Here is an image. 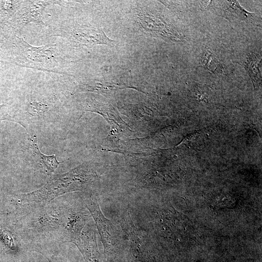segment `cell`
Segmentation results:
<instances>
[{"instance_id": "9", "label": "cell", "mask_w": 262, "mask_h": 262, "mask_svg": "<svg viewBox=\"0 0 262 262\" xmlns=\"http://www.w3.org/2000/svg\"><path fill=\"white\" fill-rule=\"evenodd\" d=\"M226 7L225 8V16L229 17V19H237L240 20H247L248 21H256L257 16L250 13L241 7L237 1H225Z\"/></svg>"}, {"instance_id": "11", "label": "cell", "mask_w": 262, "mask_h": 262, "mask_svg": "<svg viewBox=\"0 0 262 262\" xmlns=\"http://www.w3.org/2000/svg\"><path fill=\"white\" fill-rule=\"evenodd\" d=\"M260 66H261V59L254 54L249 55L247 57L246 66L255 86H259L260 84H261L262 74Z\"/></svg>"}, {"instance_id": "4", "label": "cell", "mask_w": 262, "mask_h": 262, "mask_svg": "<svg viewBox=\"0 0 262 262\" xmlns=\"http://www.w3.org/2000/svg\"><path fill=\"white\" fill-rule=\"evenodd\" d=\"M122 226L128 236L134 256L143 262H153L146 237L134 227L129 214L123 218Z\"/></svg>"}, {"instance_id": "15", "label": "cell", "mask_w": 262, "mask_h": 262, "mask_svg": "<svg viewBox=\"0 0 262 262\" xmlns=\"http://www.w3.org/2000/svg\"><path fill=\"white\" fill-rule=\"evenodd\" d=\"M47 259L48 260V261L49 262H52L49 258H47Z\"/></svg>"}, {"instance_id": "14", "label": "cell", "mask_w": 262, "mask_h": 262, "mask_svg": "<svg viewBox=\"0 0 262 262\" xmlns=\"http://www.w3.org/2000/svg\"><path fill=\"white\" fill-rule=\"evenodd\" d=\"M7 120L18 123L16 115H14L5 104L0 105V122Z\"/></svg>"}, {"instance_id": "7", "label": "cell", "mask_w": 262, "mask_h": 262, "mask_svg": "<svg viewBox=\"0 0 262 262\" xmlns=\"http://www.w3.org/2000/svg\"><path fill=\"white\" fill-rule=\"evenodd\" d=\"M27 2V1H26ZM48 1H28L20 11L19 27L22 29L32 22L42 23L43 12L50 2Z\"/></svg>"}, {"instance_id": "3", "label": "cell", "mask_w": 262, "mask_h": 262, "mask_svg": "<svg viewBox=\"0 0 262 262\" xmlns=\"http://www.w3.org/2000/svg\"><path fill=\"white\" fill-rule=\"evenodd\" d=\"M86 206L91 213L100 234L105 251H109L115 245L117 235L114 226L102 214L96 200L89 198Z\"/></svg>"}, {"instance_id": "10", "label": "cell", "mask_w": 262, "mask_h": 262, "mask_svg": "<svg viewBox=\"0 0 262 262\" xmlns=\"http://www.w3.org/2000/svg\"><path fill=\"white\" fill-rule=\"evenodd\" d=\"M126 87V86L118 83L89 81L80 83L78 86V90L81 91L95 92L100 93L103 92H106L107 91L117 90Z\"/></svg>"}, {"instance_id": "12", "label": "cell", "mask_w": 262, "mask_h": 262, "mask_svg": "<svg viewBox=\"0 0 262 262\" xmlns=\"http://www.w3.org/2000/svg\"><path fill=\"white\" fill-rule=\"evenodd\" d=\"M202 66L213 73L222 72L223 67L214 55L209 50L204 51L201 58Z\"/></svg>"}, {"instance_id": "5", "label": "cell", "mask_w": 262, "mask_h": 262, "mask_svg": "<svg viewBox=\"0 0 262 262\" xmlns=\"http://www.w3.org/2000/svg\"><path fill=\"white\" fill-rule=\"evenodd\" d=\"M82 230L70 238L68 242L77 246L86 262H101L95 234L93 235Z\"/></svg>"}, {"instance_id": "13", "label": "cell", "mask_w": 262, "mask_h": 262, "mask_svg": "<svg viewBox=\"0 0 262 262\" xmlns=\"http://www.w3.org/2000/svg\"><path fill=\"white\" fill-rule=\"evenodd\" d=\"M49 109V106L48 104L33 101L28 104L26 110L30 116L36 119L43 117Z\"/></svg>"}, {"instance_id": "2", "label": "cell", "mask_w": 262, "mask_h": 262, "mask_svg": "<svg viewBox=\"0 0 262 262\" xmlns=\"http://www.w3.org/2000/svg\"><path fill=\"white\" fill-rule=\"evenodd\" d=\"M57 30L56 35L67 36L88 47L98 44H105L111 47L116 44L115 40L109 38L100 28L77 27L66 30L60 28Z\"/></svg>"}, {"instance_id": "6", "label": "cell", "mask_w": 262, "mask_h": 262, "mask_svg": "<svg viewBox=\"0 0 262 262\" xmlns=\"http://www.w3.org/2000/svg\"><path fill=\"white\" fill-rule=\"evenodd\" d=\"M22 55L26 59L36 64L52 65L56 62V55L53 46H45L40 47H32L23 39H20Z\"/></svg>"}, {"instance_id": "1", "label": "cell", "mask_w": 262, "mask_h": 262, "mask_svg": "<svg viewBox=\"0 0 262 262\" xmlns=\"http://www.w3.org/2000/svg\"><path fill=\"white\" fill-rule=\"evenodd\" d=\"M96 177L92 167L83 163L65 173L54 176L40 189L21 194L19 200L25 204L48 203L64 194L82 191Z\"/></svg>"}, {"instance_id": "8", "label": "cell", "mask_w": 262, "mask_h": 262, "mask_svg": "<svg viewBox=\"0 0 262 262\" xmlns=\"http://www.w3.org/2000/svg\"><path fill=\"white\" fill-rule=\"evenodd\" d=\"M28 140L31 150L45 168L48 176H51L59 165L65 162L66 160L60 162L58 161L55 154L48 155L43 154L40 150L37 138L35 135L29 136Z\"/></svg>"}]
</instances>
